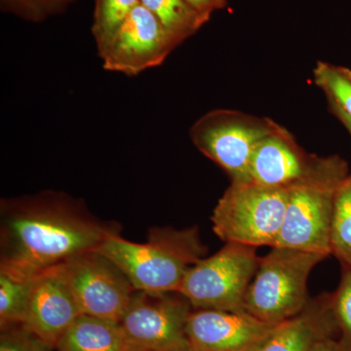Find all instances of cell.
<instances>
[{
    "label": "cell",
    "mask_w": 351,
    "mask_h": 351,
    "mask_svg": "<svg viewBox=\"0 0 351 351\" xmlns=\"http://www.w3.org/2000/svg\"><path fill=\"white\" fill-rule=\"evenodd\" d=\"M0 210V271L23 279L120 233L119 225L100 221L82 201L58 191L4 199Z\"/></svg>",
    "instance_id": "cell-1"
},
{
    "label": "cell",
    "mask_w": 351,
    "mask_h": 351,
    "mask_svg": "<svg viewBox=\"0 0 351 351\" xmlns=\"http://www.w3.org/2000/svg\"><path fill=\"white\" fill-rule=\"evenodd\" d=\"M123 271L136 291L178 292L186 272L204 258L206 247L197 228H152L145 243L110 235L96 249Z\"/></svg>",
    "instance_id": "cell-2"
},
{
    "label": "cell",
    "mask_w": 351,
    "mask_h": 351,
    "mask_svg": "<svg viewBox=\"0 0 351 351\" xmlns=\"http://www.w3.org/2000/svg\"><path fill=\"white\" fill-rule=\"evenodd\" d=\"M324 256L272 247L260 258L257 272L244 300V311L258 319L277 325L302 313L311 299L307 280Z\"/></svg>",
    "instance_id": "cell-3"
},
{
    "label": "cell",
    "mask_w": 351,
    "mask_h": 351,
    "mask_svg": "<svg viewBox=\"0 0 351 351\" xmlns=\"http://www.w3.org/2000/svg\"><path fill=\"white\" fill-rule=\"evenodd\" d=\"M288 195L289 189L232 182L214 209V232L226 243L272 248L282 226Z\"/></svg>",
    "instance_id": "cell-4"
},
{
    "label": "cell",
    "mask_w": 351,
    "mask_h": 351,
    "mask_svg": "<svg viewBox=\"0 0 351 351\" xmlns=\"http://www.w3.org/2000/svg\"><path fill=\"white\" fill-rule=\"evenodd\" d=\"M260 258L255 247L226 243L189 269L178 293L195 309L243 311L245 295Z\"/></svg>",
    "instance_id": "cell-5"
},
{
    "label": "cell",
    "mask_w": 351,
    "mask_h": 351,
    "mask_svg": "<svg viewBox=\"0 0 351 351\" xmlns=\"http://www.w3.org/2000/svg\"><path fill=\"white\" fill-rule=\"evenodd\" d=\"M348 173L343 159L309 156L287 132L277 126L256 147L249 168V180L258 186L279 189L301 186H339Z\"/></svg>",
    "instance_id": "cell-6"
},
{
    "label": "cell",
    "mask_w": 351,
    "mask_h": 351,
    "mask_svg": "<svg viewBox=\"0 0 351 351\" xmlns=\"http://www.w3.org/2000/svg\"><path fill=\"white\" fill-rule=\"evenodd\" d=\"M276 128L270 120L214 110L196 122L191 137L198 151L225 170L232 182H248L256 147Z\"/></svg>",
    "instance_id": "cell-7"
},
{
    "label": "cell",
    "mask_w": 351,
    "mask_h": 351,
    "mask_svg": "<svg viewBox=\"0 0 351 351\" xmlns=\"http://www.w3.org/2000/svg\"><path fill=\"white\" fill-rule=\"evenodd\" d=\"M54 267L68 284L82 314L120 322L136 290L112 260L91 250Z\"/></svg>",
    "instance_id": "cell-8"
},
{
    "label": "cell",
    "mask_w": 351,
    "mask_h": 351,
    "mask_svg": "<svg viewBox=\"0 0 351 351\" xmlns=\"http://www.w3.org/2000/svg\"><path fill=\"white\" fill-rule=\"evenodd\" d=\"M191 307L178 292L151 294L136 291L119 322L129 351L189 350L186 322Z\"/></svg>",
    "instance_id": "cell-9"
},
{
    "label": "cell",
    "mask_w": 351,
    "mask_h": 351,
    "mask_svg": "<svg viewBox=\"0 0 351 351\" xmlns=\"http://www.w3.org/2000/svg\"><path fill=\"white\" fill-rule=\"evenodd\" d=\"M174 49L160 21L140 3L98 49V56L105 71L136 76L162 64Z\"/></svg>",
    "instance_id": "cell-10"
},
{
    "label": "cell",
    "mask_w": 351,
    "mask_h": 351,
    "mask_svg": "<svg viewBox=\"0 0 351 351\" xmlns=\"http://www.w3.org/2000/svg\"><path fill=\"white\" fill-rule=\"evenodd\" d=\"M339 186H301L289 189L282 226L274 247L331 255L335 195Z\"/></svg>",
    "instance_id": "cell-11"
},
{
    "label": "cell",
    "mask_w": 351,
    "mask_h": 351,
    "mask_svg": "<svg viewBox=\"0 0 351 351\" xmlns=\"http://www.w3.org/2000/svg\"><path fill=\"white\" fill-rule=\"evenodd\" d=\"M274 326L245 311L195 309L186 322V337L193 351H255Z\"/></svg>",
    "instance_id": "cell-12"
},
{
    "label": "cell",
    "mask_w": 351,
    "mask_h": 351,
    "mask_svg": "<svg viewBox=\"0 0 351 351\" xmlns=\"http://www.w3.org/2000/svg\"><path fill=\"white\" fill-rule=\"evenodd\" d=\"M80 315L75 295L55 267L32 279L25 329L55 348Z\"/></svg>",
    "instance_id": "cell-13"
},
{
    "label": "cell",
    "mask_w": 351,
    "mask_h": 351,
    "mask_svg": "<svg viewBox=\"0 0 351 351\" xmlns=\"http://www.w3.org/2000/svg\"><path fill=\"white\" fill-rule=\"evenodd\" d=\"M339 332L332 294L311 299L295 317L276 325L255 351H311L316 341Z\"/></svg>",
    "instance_id": "cell-14"
},
{
    "label": "cell",
    "mask_w": 351,
    "mask_h": 351,
    "mask_svg": "<svg viewBox=\"0 0 351 351\" xmlns=\"http://www.w3.org/2000/svg\"><path fill=\"white\" fill-rule=\"evenodd\" d=\"M56 351H129L121 325L82 314L55 346Z\"/></svg>",
    "instance_id": "cell-15"
},
{
    "label": "cell",
    "mask_w": 351,
    "mask_h": 351,
    "mask_svg": "<svg viewBox=\"0 0 351 351\" xmlns=\"http://www.w3.org/2000/svg\"><path fill=\"white\" fill-rule=\"evenodd\" d=\"M141 3L160 21L175 48L209 21L184 0H141Z\"/></svg>",
    "instance_id": "cell-16"
},
{
    "label": "cell",
    "mask_w": 351,
    "mask_h": 351,
    "mask_svg": "<svg viewBox=\"0 0 351 351\" xmlns=\"http://www.w3.org/2000/svg\"><path fill=\"white\" fill-rule=\"evenodd\" d=\"M331 255L351 267V170L335 195L331 228Z\"/></svg>",
    "instance_id": "cell-17"
},
{
    "label": "cell",
    "mask_w": 351,
    "mask_h": 351,
    "mask_svg": "<svg viewBox=\"0 0 351 351\" xmlns=\"http://www.w3.org/2000/svg\"><path fill=\"white\" fill-rule=\"evenodd\" d=\"M32 279H23L0 271V327L23 325Z\"/></svg>",
    "instance_id": "cell-18"
},
{
    "label": "cell",
    "mask_w": 351,
    "mask_h": 351,
    "mask_svg": "<svg viewBox=\"0 0 351 351\" xmlns=\"http://www.w3.org/2000/svg\"><path fill=\"white\" fill-rule=\"evenodd\" d=\"M140 3L141 0H95L91 32L97 50L108 43L127 16Z\"/></svg>",
    "instance_id": "cell-19"
},
{
    "label": "cell",
    "mask_w": 351,
    "mask_h": 351,
    "mask_svg": "<svg viewBox=\"0 0 351 351\" xmlns=\"http://www.w3.org/2000/svg\"><path fill=\"white\" fill-rule=\"evenodd\" d=\"M315 83L324 90L331 105L351 119V71L341 66L318 63L314 71Z\"/></svg>",
    "instance_id": "cell-20"
},
{
    "label": "cell",
    "mask_w": 351,
    "mask_h": 351,
    "mask_svg": "<svg viewBox=\"0 0 351 351\" xmlns=\"http://www.w3.org/2000/svg\"><path fill=\"white\" fill-rule=\"evenodd\" d=\"M76 0H0L2 12L11 14L29 23L44 21L61 15Z\"/></svg>",
    "instance_id": "cell-21"
},
{
    "label": "cell",
    "mask_w": 351,
    "mask_h": 351,
    "mask_svg": "<svg viewBox=\"0 0 351 351\" xmlns=\"http://www.w3.org/2000/svg\"><path fill=\"white\" fill-rule=\"evenodd\" d=\"M332 306L338 324L339 341L351 351V267L343 265L341 282L332 294Z\"/></svg>",
    "instance_id": "cell-22"
},
{
    "label": "cell",
    "mask_w": 351,
    "mask_h": 351,
    "mask_svg": "<svg viewBox=\"0 0 351 351\" xmlns=\"http://www.w3.org/2000/svg\"><path fill=\"white\" fill-rule=\"evenodd\" d=\"M53 346L44 343L22 325L1 330L0 351H53Z\"/></svg>",
    "instance_id": "cell-23"
},
{
    "label": "cell",
    "mask_w": 351,
    "mask_h": 351,
    "mask_svg": "<svg viewBox=\"0 0 351 351\" xmlns=\"http://www.w3.org/2000/svg\"><path fill=\"white\" fill-rule=\"evenodd\" d=\"M196 12L210 20L212 14L225 8L226 0H184Z\"/></svg>",
    "instance_id": "cell-24"
},
{
    "label": "cell",
    "mask_w": 351,
    "mask_h": 351,
    "mask_svg": "<svg viewBox=\"0 0 351 351\" xmlns=\"http://www.w3.org/2000/svg\"><path fill=\"white\" fill-rule=\"evenodd\" d=\"M311 351H348L335 337H327L316 341Z\"/></svg>",
    "instance_id": "cell-25"
},
{
    "label": "cell",
    "mask_w": 351,
    "mask_h": 351,
    "mask_svg": "<svg viewBox=\"0 0 351 351\" xmlns=\"http://www.w3.org/2000/svg\"><path fill=\"white\" fill-rule=\"evenodd\" d=\"M330 106H331L332 112L335 113V115H336V117H338V119L341 120V122H343V125L346 127V129H348V132H350L351 134L350 117H348L346 113L343 112V110H339L338 107H336V106L331 105V104H330Z\"/></svg>",
    "instance_id": "cell-26"
},
{
    "label": "cell",
    "mask_w": 351,
    "mask_h": 351,
    "mask_svg": "<svg viewBox=\"0 0 351 351\" xmlns=\"http://www.w3.org/2000/svg\"><path fill=\"white\" fill-rule=\"evenodd\" d=\"M184 351H193V350H184Z\"/></svg>",
    "instance_id": "cell-27"
}]
</instances>
